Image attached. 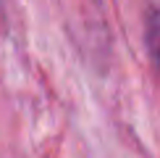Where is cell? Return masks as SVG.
Instances as JSON below:
<instances>
[]
</instances>
